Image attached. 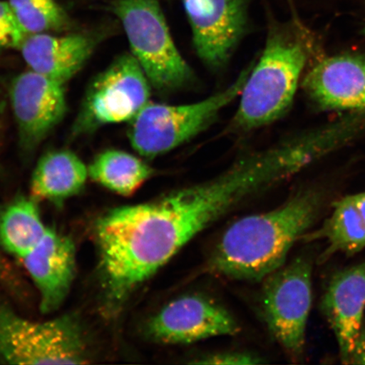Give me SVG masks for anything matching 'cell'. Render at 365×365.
I'll use <instances>...</instances> for the list:
<instances>
[{"label": "cell", "instance_id": "obj_1", "mask_svg": "<svg viewBox=\"0 0 365 365\" xmlns=\"http://www.w3.org/2000/svg\"><path fill=\"white\" fill-rule=\"evenodd\" d=\"M295 170L293 153L280 143L241 158L211 180L105 214L95 234L108 304L118 307L200 232Z\"/></svg>", "mask_w": 365, "mask_h": 365}, {"label": "cell", "instance_id": "obj_2", "mask_svg": "<svg viewBox=\"0 0 365 365\" xmlns=\"http://www.w3.org/2000/svg\"><path fill=\"white\" fill-rule=\"evenodd\" d=\"M324 191H298L275 209L232 223L222 235L207 270L230 279L261 282L284 267L292 248L325 213Z\"/></svg>", "mask_w": 365, "mask_h": 365}, {"label": "cell", "instance_id": "obj_3", "mask_svg": "<svg viewBox=\"0 0 365 365\" xmlns=\"http://www.w3.org/2000/svg\"><path fill=\"white\" fill-rule=\"evenodd\" d=\"M308 48L307 34L299 23H272L262 56L241 91L234 129H259L284 115L308 61Z\"/></svg>", "mask_w": 365, "mask_h": 365}, {"label": "cell", "instance_id": "obj_4", "mask_svg": "<svg viewBox=\"0 0 365 365\" xmlns=\"http://www.w3.org/2000/svg\"><path fill=\"white\" fill-rule=\"evenodd\" d=\"M131 53L158 93H175L193 84L192 68L181 56L158 0H113Z\"/></svg>", "mask_w": 365, "mask_h": 365}, {"label": "cell", "instance_id": "obj_5", "mask_svg": "<svg viewBox=\"0 0 365 365\" xmlns=\"http://www.w3.org/2000/svg\"><path fill=\"white\" fill-rule=\"evenodd\" d=\"M254 63L240 73L234 83L202 101L184 105L150 102L145 105L130 121L128 136L132 148L140 156L154 158L194 138L240 96Z\"/></svg>", "mask_w": 365, "mask_h": 365}, {"label": "cell", "instance_id": "obj_6", "mask_svg": "<svg viewBox=\"0 0 365 365\" xmlns=\"http://www.w3.org/2000/svg\"><path fill=\"white\" fill-rule=\"evenodd\" d=\"M0 359L18 364H80L89 361L78 319L31 322L0 304Z\"/></svg>", "mask_w": 365, "mask_h": 365}, {"label": "cell", "instance_id": "obj_7", "mask_svg": "<svg viewBox=\"0 0 365 365\" xmlns=\"http://www.w3.org/2000/svg\"><path fill=\"white\" fill-rule=\"evenodd\" d=\"M312 255H302L264 278L262 309L269 331L289 357H304L312 307Z\"/></svg>", "mask_w": 365, "mask_h": 365}, {"label": "cell", "instance_id": "obj_8", "mask_svg": "<svg viewBox=\"0 0 365 365\" xmlns=\"http://www.w3.org/2000/svg\"><path fill=\"white\" fill-rule=\"evenodd\" d=\"M150 88L148 76L133 54H122L90 84L72 135L130 122L150 103Z\"/></svg>", "mask_w": 365, "mask_h": 365}, {"label": "cell", "instance_id": "obj_9", "mask_svg": "<svg viewBox=\"0 0 365 365\" xmlns=\"http://www.w3.org/2000/svg\"><path fill=\"white\" fill-rule=\"evenodd\" d=\"M196 53L220 70L230 61L248 24L250 0H182Z\"/></svg>", "mask_w": 365, "mask_h": 365}, {"label": "cell", "instance_id": "obj_10", "mask_svg": "<svg viewBox=\"0 0 365 365\" xmlns=\"http://www.w3.org/2000/svg\"><path fill=\"white\" fill-rule=\"evenodd\" d=\"M240 331L238 322L225 307L198 294L172 300L148 324L150 337L164 344H190Z\"/></svg>", "mask_w": 365, "mask_h": 365}, {"label": "cell", "instance_id": "obj_11", "mask_svg": "<svg viewBox=\"0 0 365 365\" xmlns=\"http://www.w3.org/2000/svg\"><path fill=\"white\" fill-rule=\"evenodd\" d=\"M63 86L31 70L12 81L11 103L24 152L38 148L65 117Z\"/></svg>", "mask_w": 365, "mask_h": 365}, {"label": "cell", "instance_id": "obj_12", "mask_svg": "<svg viewBox=\"0 0 365 365\" xmlns=\"http://www.w3.org/2000/svg\"><path fill=\"white\" fill-rule=\"evenodd\" d=\"M319 309L334 334L341 363L349 365L365 322V259L332 274Z\"/></svg>", "mask_w": 365, "mask_h": 365}, {"label": "cell", "instance_id": "obj_13", "mask_svg": "<svg viewBox=\"0 0 365 365\" xmlns=\"http://www.w3.org/2000/svg\"><path fill=\"white\" fill-rule=\"evenodd\" d=\"M302 86L319 108L365 111V58L354 54L324 58Z\"/></svg>", "mask_w": 365, "mask_h": 365}, {"label": "cell", "instance_id": "obj_14", "mask_svg": "<svg viewBox=\"0 0 365 365\" xmlns=\"http://www.w3.org/2000/svg\"><path fill=\"white\" fill-rule=\"evenodd\" d=\"M75 253L70 238L48 228L40 243L22 259L39 291L43 313L54 312L66 299L74 279Z\"/></svg>", "mask_w": 365, "mask_h": 365}, {"label": "cell", "instance_id": "obj_15", "mask_svg": "<svg viewBox=\"0 0 365 365\" xmlns=\"http://www.w3.org/2000/svg\"><path fill=\"white\" fill-rule=\"evenodd\" d=\"M96 44L86 34H38L27 35L19 49L31 71L65 85L84 67Z\"/></svg>", "mask_w": 365, "mask_h": 365}, {"label": "cell", "instance_id": "obj_16", "mask_svg": "<svg viewBox=\"0 0 365 365\" xmlns=\"http://www.w3.org/2000/svg\"><path fill=\"white\" fill-rule=\"evenodd\" d=\"M301 240L325 243L317 259L321 264L337 254L351 257L361 252L365 248V191L333 202L330 215Z\"/></svg>", "mask_w": 365, "mask_h": 365}, {"label": "cell", "instance_id": "obj_17", "mask_svg": "<svg viewBox=\"0 0 365 365\" xmlns=\"http://www.w3.org/2000/svg\"><path fill=\"white\" fill-rule=\"evenodd\" d=\"M88 167L74 153L56 150L40 158L31 181V197L61 203L78 194L88 180Z\"/></svg>", "mask_w": 365, "mask_h": 365}, {"label": "cell", "instance_id": "obj_18", "mask_svg": "<svg viewBox=\"0 0 365 365\" xmlns=\"http://www.w3.org/2000/svg\"><path fill=\"white\" fill-rule=\"evenodd\" d=\"M48 230L33 197L16 200L0 214V244L21 259L40 243Z\"/></svg>", "mask_w": 365, "mask_h": 365}, {"label": "cell", "instance_id": "obj_19", "mask_svg": "<svg viewBox=\"0 0 365 365\" xmlns=\"http://www.w3.org/2000/svg\"><path fill=\"white\" fill-rule=\"evenodd\" d=\"M154 175V170L134 155L120 150L100 153L88 166L91 180L121 195L134 194Z\"/></svg>", "mask_w": 365, "mask_h": 365}, {"label": "cell", "instance_id": "obj_20", "mask_svg": "<svg viewBox=\"0 0 365 365\" xmlns=\"http://www.w3.org/2000/svg\"><path fill=\"white\" fill-rule=\"evenodd\" d=\"M9 4L26 35L63 31L70 23L56 0H9Z\"/></svg>", "mask_w": 365, "mask_h": 365}, {"label": "cell", "instance_id": "obj_21", "mask_svg": "<svg viewBox=\"0 0 365 365\" xmlns=\"http://www.w3.org/2000/svg\"><path fill=\"white\" fill-rule=\"evenodd\" d=\"M15 14L9 2L0 1V51L6 48H20L26 38Z\"/></svg>", "mask_w": 365, "mask_h": 365}, {"label": "cell", "instance_id": "obj_22", "mask_svg": "<svg viewBox=\"0 0 365 365\" xmlns=\"http://www.w3.org/2000/svg\"><path fill=\"white\" fill-rule=\"evenodd\" d=\"M192 363L199 364L245 365L258 364L263 363V361L261 358L251 354L230 352L209 355L207 357L195 360Z\"/></svg>", "mask_w": 365, "mask_h": 365}, {"label": "cell", "instance_id": "obj_23", "mask_svg": "<svg viewBox=\"0 0 365 365\" xmlns=\"http://www.w3.org/2000/svg\"><path fill=\"white\" fill-rule=\"evenodd\" d=\"M349 364H365V322L356 337Z\"/></svg>", "mask_w": 365, "mask_h": 365}, {"label": "cell", "instance_id": "obj_24", "mask_svg": "<svg viewBox=\"0 0 365 365\" xmlns=\"http://www.w3.org/2000/svg\"><path fill=\"white\" fill-rule=\"evenodd\" d=\"M0 281L14 289H18L20 286L15 272L1 255H0Z\"/></svg>", "mask_w": 365, "mask_h": 365}]
</instances>
